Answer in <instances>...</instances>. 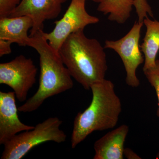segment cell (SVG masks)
Here are the masks:
<instances>
[{
	"label": "cell",
	"mask_w": 159,
	"mask_h": 159,
	"mask_svg": "<svg viewBox=\"0 0 159 159\" xmlns=\"http://www.w3.org/2000/svg\"><path fill=\"white\" fill-rule=\"evenodd\" d=\"M37 73L32 60L20 55L11 61L0 64V84L10 87L18 101L24 102L36 82Z\"/></svg>",
	"instance_id": "52a82bcc"
},
{
	"label": "cell",
	"mask_w": 159,
	"mask_h": 159,
	"mask_svg": "<svg viewBox=\"0 0 159 159\" xmlns=\"http://www.w3.org/2000/svg\"><path fill=\"white\" fill-rule=\"evenodd\" d=\"M134 6L138 15L139 23H143V21L147 15L153 18L151 8L148 4L147 0H134Z\"/></svg>",
	"instance_id": "9a60e30c"
},
{
	"label": "cell",
	"mask_w": 159,
	"mask_h": 159,
	"mask_svg": "<svg viewBox=\"0 0 159 159\" xmlns=\"http://www.w3.org/2000/svg\"><path fill=\"white\" fill-rule=\"evenodd\" d=\"M12 43L5 40L0 39V57L11 53V45Z\"/></svg>",
	"instance_id": "e0dca14e"
},
{
	"label": "cell",
	"mask_w": 159,
	"mask_h": 159,
	"mask_svg": "<svg viewBox=\"0 0 159 159\" xmlns=\"http://www.w3.org/2000/svg\"><path fill=\"white\" fill-rule=\"evenodd\" d=\"M67 0H22L9 17L28 16L33 20V26L30 36L37 31L43 30V23L47 20H52L58 16L62 5Z\"/></svg>",
	"instance_id": "ba28073f"
},
{
	"label": "cell",
	"mask_w": 159,
	"mask_h": 159,
	"mask_svg": "<svg viewBox=\"0 0 159 159\" xmlns=\"http://www.w3.org/2000/svg\"><path fill=\"white\" fill-rule=\"evenodd\" d=\"M129 131L122 125L109 132L94 143V159H123L124 143Z\"/></svg>",
	"instance_id": "30bf717a"
},
{
	"label": "cell",
	"mask_w": 159,
	"mask_h": 159,
	"mask_svg": "<svg viewBox=\"0 0 159 159\" xmlns=\"http://www.w3.org/2000/svg\"><path fill=\"white\" fill-rule=\"evenodd\" d=\"M33 20L28 16L0 19V39L21 47L28 46L30 36L28 31L33 26Z\"/></svg>",
	"instance_id": "8fae6325"
},
{
	"label": "cell",
	"mask_w": 159,
	"mask_h": 159,
	"mask_svg": "<svg viewBox=\"0 0 159 159\" xmlns=\"http://www.w3.org/2000/svg\"><path fill=\"white\" fill-rule=\"evenodd\" d=\"M28 46L39 56V87L35 94L18 108L21 112L37 110L48 98L69 90L74 87L72 77L59 53L49 44L40 30L30 36Z\"/></svg>",
	"instance_id": "7a4b0ae2"
},
{
	"label": "cell",
	"mask_w": 159,
	"mask_h": 159,
	"mask_svg": "<svg viewBox=\"0 0 159 159\" xmlns=\"http://www.w3.org/2000/svg\"><path fill=\"white\" fill-rule=\"evenodd\" d=\"M62 122L57 117H50L37 124L33 129L15 136L4 144L2 159H21L34 147L42 143H62L67 135L60 129Z\"/></svg>",
	"instance_id": "277c9868"
},
{
	"label": "cell",
	"mask_w": 159,
	"mask_h": 159,
	"mask_svg": "<svg viewBox=\"0 0 159 159\" xmlns=\"http://www.w3.org/2000/svg\"><path fill=\"white\" fill-rule=\"evenodd\" d=\"M124 156L128 159H140L141 158L133 150L129 148H125L124 149Z\"/></svg>",
	"instance_id": "ac0fdd59"
},
{
	"label": "cell",
	"mask_w": 159,
	"mask_h": 159,
	"mask_svg": "<svg viewBox=\"0 0 159 159\" xmlns=\"http://www.w3.org/2000/svg\"><path fill=\"white\" fill-rule=\"evenodd\" d=\"M84 30L72 33L58 53L71 77L87 90L105 79L107 71L104 48L95 39L87 37Z\"/></svg>",
	"instance_id": "6da1fadb"
},
{
	"label": "cell",
	"mask_w": 159,
	"mask_h": 159,
	"mask_svg": "<svg viewBox=\"0 0 159 159\" xmlns=\"http://www.w3.org/2000/svg\"><path fill=\"white\" fill-rule=\"evenodd\" d=\"M86 0H71L70 4L63 17L54 22L55 27L52 31L43 36L49 44L58 52L66 39L72 33L84 30L89 25L97 24L99 19L88 13L85 9Z\"/></svg>",
	"instance_id": "8992f818"
},
{
	"label": "cell",
	"mask_w": 159,
	"mask_h": 159,
	"mask_svg": "<svg viewBox=\"0 0 159 159\" xmlns=\"http://www.w3.org/2000/svg\"><path fill=\"white\" fill-rule=\"evenodd\" d=\"M143 25L146 27V31L143 43L140 46L145 58L143 70L156 65L159 51V21L151 20L147 16L144 20Z\"/></svg>",
	"instance_id": "7c38bea8"
},
{
	"label": "cell",
	"mask_w": 159,
	"mask_h": 159,
	"mask_svg": "<svg viewBox=\"0 0 159 159\" xmlns=\"http://www.w3.org/2000/svg\"><path fill=\"white\" fill-rule=\"evenodd\" d=\"M91 1H93V2H95L99 3L101 2H102V1H104V0H91Z\"/></svg>",
	"instance_id": "d6986e66"
},
{
	"label": "cell",
	"mask_w": 159,
	"mask_h": 159,
	"mask_svg": "<svg viewBox=\"0 0 159 159\" xmlns=\"http://www.w3.org/2000/svg\"><path fill=\"white\" fill-rule=\"evenodd\" d=\"M22 0H0V19L9 17Z\"/></svg>",
	"instance_id": "2e32d148"
},
{
	"label": "cell",
	"mask_w": 159,
	"mask_h": 159,
	"mask_svg": "<svg viewBox=\"0 0 159 159\" xmlns=\"http://www.w3.org/2000/svg\"><path fill=\"white\" fill-rule=\"evenodd\" d=\"M143 23L135 22L130 31L124 37L117 40L105 42L104 48L112 49L122 59L126 72L125 82L129 86L137 88L140 84L136 71L139 66L144 63L139 40Z\"/></svg>",
	"instance_id": "5b68a950"
},
{
	"label": "cell",
	"mask_w": 159,
	"mask_h": 159,
	"mask_svg": "<svg viewBox=\"0 0 159 159\" xmlns=\"http://www.w3.org/2000/svg\"><path fill=\"white\" fill-rule=\"evenodd\" d=\"M93 97L89 106L74 119L71 147L74 148L96 131L114 128L122 111V103L111 80L104 79L91 87Z\"/></svg>",
	"instance_id": "3957f363"
},
{
	"label": "cell",
	"mask_w": 159,
	"mask_h": 159,
	"mask_svg": "<svg viewBox=\"0 0 159 159\" xmlns=\"http://www.w3.org/2000/svg\"><path fill=\"white\" fill-rule=\"evenodd\" d=\"M134 0H104L99 3L97 10L106 15L108 19L118 24L125 23L130 16Z\"/></svg>",
	"instance_id": "4fadbf2b"
},
{
	"label": "cell",
	"mask_w": 159,
	"mask_h": 159,
	"mask_svg": "<svg viewBox=\"0 0 159 159\" xmlns=\"http://www.w3.org/2000/svg\"><path fill=\"white\" fill-rule=\"evenodd\" d=\"M16 98L13 91L0 92V145H4L20 133L34 128L20 120Z\"/></svg>",
	"instance_id": "9c48e42d"
},
{
	"label": "cell",
	"mask_w": 159,
	"mask_h": 159,
	"mask_svg": "<svg viewBox=\"0 0 159 159\" xmlns=\"http://www.w3.org/2000/svg\"><path fill=\"white\" fill-rule=\"evenodd\" d=\"M145 77L152 86L154 89L158 99L157 116L159 117V59L157 60L154 66L143 70ZM157 158L159 159V152L157 155Z\"/></svg>",
	"instance_id": "5bb4252c"
}]
</instances>
